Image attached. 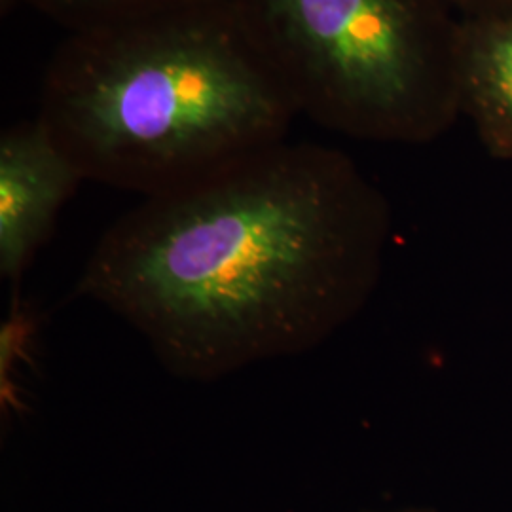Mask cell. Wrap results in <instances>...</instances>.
I'll use <instances>...</instances> for the list:
<instances>
[{"label": "cell", "instance_id": "1", "mask_svg": "<svg viewBox=\"0 0 512 512\" xmlns=\"http://www.w3.org/2000/svg\"><path fill=\"white\" fill-rule=\"evenodd\" d=\"M384 192L338 148L281 141L143 198L74 293L135 330L171 376L215 382L323 346L376 291Z\"/></svg>", "mask_w": 512, "mask_h": 512}, {"label": "cell", "instance_id": "7", "mask_svg": "<svg viewBox=\"0 0 512 512\" xmlns=\"http://www.w3.org/2000/svg\"><path fill=\"white\" fill-rule=\"evenodd\" d=\"M459 18L512 16V0H444Z\"/></svg>", "mask_w": 512, "mask_h": 512}, {"label": "cell", "instance_id": "8", "mask_svg": "<svg viewBox=\"0 0 512 512\" xmlns=\"http://www.w3.org/2000/svg\"><path fill=\"white\" fill-rule=\"evenodd\" d=\"M401 512H437L433 511V509H406V511Z\"/></svg>", "mask_w": 512, "mask_h": 512}, {"label": "cell", "instance_id": "4", "mask_svg": "<svg viewBox=\"0 0 512 512\" xmlns=\"http://www.w3.org/2000/svg\"><path fill=\"white\" fill-rule=\"evenodd\" d=\"M86 183L35 120L0 135V275L18 285L52 238L61 209Z\"/></svg>", "mask_w": 512, "mask_h": 512}, {"label": "cell", "instance_id": "6", "mask_svg": "<svg viewBox=\"0 0 512 512\" xmlns=\"http://www.w3.org/2000/svg\"><path fill=\"white\" fill-rule=\"evenodd\" d=\"M196 2L205 0H0V6L4 14L25 6L59 23L69 33H78Z\"/></svg>", "mask_w": 512, "mask_h": 512}, {"label": "cell", "instance_id": "2", "mask_svg": "<svg viewBox=\"0 0 512 512\" xmlns=\"http://www.w3.org/2000/svg\"><path fill=\"white\" fill-rule=\"evenodd\" d=\"M298 116L234 0L69 33L37 114L86 181L143 198L287 141Z\"/></svg>", "mask_w": 512, "mask_h": 512}, {"label": "cell", "instance_id": "5", "mask_svg": "<svg viewBox=\"0 0 512 512\" xmlns=\"http://www.w3.org/2000/svg\"><path fill=\"white\" fill-rule=\"evenodd\" d=\"M459 112L495 160H512V16L461 18Z\"/></svg>", "mask_w": 512, "mask_h": 512}, {"label": "cell", "instance_id": "3", "mask_svg": "<svg viewBox=\"0 0 512 512\" xmlns=\"http://www.w3.org/2000/svg\"><path fill=\"white\" fill-rule=\"evenodd\" d=\"M234 4L313 124L355 141L427 145L461 118V18L444 0Z\"/></svg>", "mask_w": 512, "mask_h": 512}]
</instances>
